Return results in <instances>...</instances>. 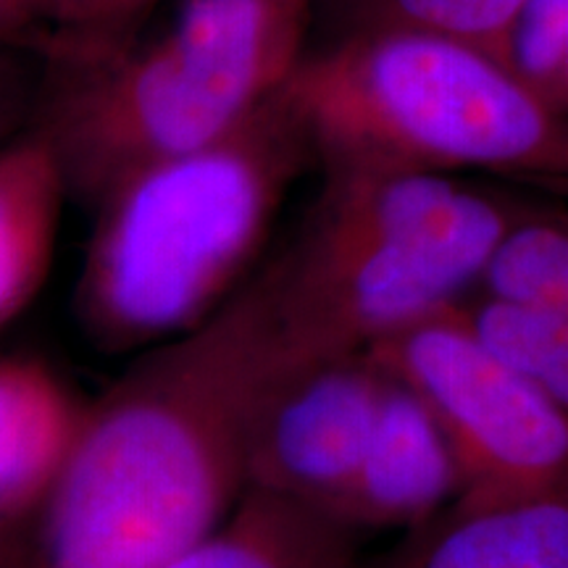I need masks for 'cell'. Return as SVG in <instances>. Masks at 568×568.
<instances>
[{"mask_svg":"<svg viewBox=\"0 0 568 568\" xmlns=\"http://www.w3.org/2000/svg\"><path fill=\"white\" fill-rule=\"evenodd\" d=\"M387 385L366 351L290 368L255 424L247 487L332 514L366 456Z\"/></svg>","mask_w":568,"mask_h":568,"instance_id":"52a82bcc","label":"cell"},{"mask_svg":"<svg viewBox=\"0 0 568 568\" xmlns=\"http://www.w3.org/2000/svg\"><path fill=\"white\" fill-rule=\"evenodd\" d=\"M527 3L529 0H361V27H416L450 34L503 61L508 34Z\"/></svg>","mask_w":568,"mask_h":568,"instance_id":"9a60e30c","label":"cell"},{"mask_svg":"<svg viewBox=\"0 0 568 568\" xmlns=\"http://www.w3.org/2000/svg\"><path fill=\"white\" fill-rule=\"evenodd\" d=\"M303 361L272 261L88 403L59 481L0 564L161 568L195 548L243 497L261 408Z\"/></svg>","mask_w":568,"mask_h":568,"instance_id":"6da1fadb","label":"cell"},{"mask_svg":"<svg viewBox=\"0 0 568 568\" xmlns=\"http://www.w3.org/2000/svg\"><path fill=\"white\" fill-rule=\"evenodd\" d=\"M372 568H568V485L524 497L456 495Z\"/></svg>","mask_w":568,"mask_h":568,"instance_id":"9c48e42d","label":"cell"},{"mask_svg":"<svg viewBox=\"0 0 568 568\" xmlns=\"http://www.w3.org/2000/svg\"><path fill=\"white\" fill-rule=\"evenodd\" d=\"M282 95L316 159L477 169L568 190V116L508 63L450 34L361 27L305 53Z\"/></svg>","mask_w":568,"mask_h":568,"instance_id":"5b68a950","label":"cell"},{"mask_svg":"<svg viewBox=\"0 0 568 568\" xmlns=\"http://www.w3.org/2000/svg\"><path fill=\"white\" fill-rule=\"evenodd\" d=\"M53 0H0V40L19 38L51 21Z\"/></svg>","mask_w":568,"mask_h":568,"instance_id":"ac0fdd59","label":"cell"},{"mask_svg":"<svg viewBox=\"0 0 568 568\" xmlns=\"http://www.w3.org/2000/svg\"><path fill=\"white\" fill-rule=\"evenodd\" d=\"M311 159L314 142L280 92L226 138L113 184L95 203L77 287L92 343L151 351L222 308Z\"/></svg>","mask_w":568,"mask_h":568,"instance_id":"7a4b0ae2","label":"cell"},{"mask_svg":"<svg viewBox=\"0 0 568 568\" xmlns=\"http://www.w3.org/2000/svg\"><path fill=\"white\" fill-rule=\"evenodd\" d=\"M503 61L568 116V0H529L508 34Z\"/></svg>","mask_w":568,"mask_h":568,"instance_id":"2e32d148","label":"cell"},{"mask_svg":"<svg viewBox=\"0 0 568 568\" xmlns=\"http://www.w3.org/2000/svg\"><path fill=\"white\" fill-rule=\"evenodd\" d=\"M460 493L458 460L422 397L389 376L372 443L332 516L372 531L414 527Z\"/></svg>","mask_w":568,"mask_h":568,"instance_id":"ba28073f","label":"cell"},{"mask_svg":"<svg viewBox=\"0 0 568 568\" xmlns=\"http://www.w3.org/2000/svg\"><path fill=\"white\" fill-rule=\"evenodd\" d=\"M364 535L322 508L247 487L209 537L161 568H355Z\"/></svg>","mask_w":568,"mask_h":568,"instance_id":"8fae6325","label":"cell"},{"mask_svg":"<svg viewBox=\"0 0 568 568\" xmlns=\"http://www.w3.org/2000/svg\"><path fill=\"white\" fill-rule=\"evenodd\" d=\"M460 316L503 358L521 368L568 414V318L481 293L458 301Z\"/></svg>","mask_w":568,"mask_h":568,"instance_id":"5bb4252c","label":"cell"},{"mask_svg":"<svg viewBox=\"0 0 568 568\" xmlns=\"http://www.w3.org/2000/svg\"><path fill=\"white\" fill-rule=\"evenodd\" d=\"M324 187L287 253L282 303L305 358L366 351L456 303L531 203L450 174L318 159Z\"/></svg>","mask_w":568,"mask_h":568,"instance_id":"277c9868","label":"cell"},{"mask_svg":"<svg viewBox=\"0 0 568 568\" xmlns=\"http://www.w3.org/2000/svg\"><path fill=\"white\" fill-rule=\"evenodd\" d=\"M481 293L568 318V205H535L514 224L481 274Z\"/></svg>","mask_w":568,"mask_h":568,"instance_id":"4fadbf2b","label":"cell"},{"mask_svg":"<svg viewBox=\"0 0 568 568\" xmlns=\"http://www.w3.org/2000/svg\"><path fill=\"white\" fill-rule=\"evenodd\" d=\"M366 353L443 426L458 460V495L524 497L568 485V414L468 326L458 301Z\"/></svg>","mask_w":568,"mask_h":568,"instance_id":"8992f818","label":"cell"},{"mask_svg":"<svg viewBox=\"0 0 568 568\" xmlns=\"http://www.w3.org/2000/svg\"><path fill=\"white\" fill-rule=\"evenodd\" d=\"M163 0H53L51 24L61 34H113L134 27Z\"/></svg>","mask_w":568,"mask_h":568,"instance_id":"e0dca14e","label":"cell"},{"mask_svg":"<svg viewBox=\"0 0 568 568\" xmlns=\"http://www.w3.org/2000/svg\"><path fill=\"white\" fill-rule=\"evenodd\" d=\"M67 193V176L42 134L0 145V329L48 280Z\"/></svg>","mask_w":568,"mask_h":568,"instance_id":"7c38bea8","label":"cell"},{"mask_svg":"<svg viewBox=\"0 0 568 568\" xmlns=\"http://www.w3.org/2000/svg\"><path fill=\"white\" fill-rule=\"evenodd\" d=\"M308 27L311 0H182L151 40L59 34L34 132L95 205L138 169L245 124L301 67Z\"/></svg>","mask_w":568,"mask_h":568,"instance_id":"3957f363","label":"cell"},{"mask_svg":"<svg viewBox=\"0 0 568 568\" xmlns=\"http://www.w3.org/2000/svg\"><path fill=\"white\" fill-rule=\"evenodd\" d=\"M17 95H19V80L9 61L0 59V130H3L9 116L17 109Z\"/></svg>","mask_w":568,"mask_h":568,"instance_id":"d6986e66","label":"cell"},{"mask_svg":"<svg viewBox=\"0 0 568 568\" xmlns=\"http://www.w3.org/2000/svg\"><path fill=\"white\" fill-rule=\"evenodd\" d=\"M0 568H3V564H0Z\"/></svg>","mask_w":568,"mask_h":568,"instance_id":"ffe728a7","label":"cell"},{"mask_svg":"<svg viewBox=\"0 0 568 568\" xmlns=\"http://www.w3.org/2000/svg\"><path fill=\"white\" fill-rule=\"evenodd\" d=\"M84 408L45 361L0 355V542L51 495L80 435Z\"/></svg>","mask_w":568,"mask_h":568,"instance_id":"30bf717a","label":"cell"}]
</instances>
